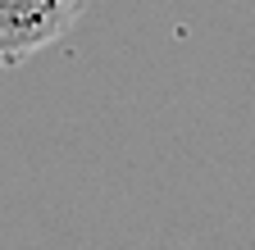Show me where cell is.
Segmentation results:
<instances>
[{"instance_id": "cell-1", "label": "cell", "mask_w": 255, "mask_h": 250, "mask_svg": "<svg viewBox=\"0 0 255 250\" xmlns=\"http://www.w3.org/2000/svg\"><path fill=\"white\" fill-rule=\"evenodd\" d=\"M82 5L87 0H0V69H14L69 37Z\"/></svg>"}]
</instances>
